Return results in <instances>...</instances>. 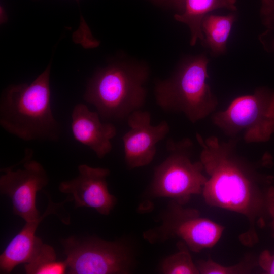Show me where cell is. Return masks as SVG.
Here are the masks:
<instances>
[{"label": "cell", "mask_w": 274, "mask_h": 274, "mask_svg": "<svg viewBox=\"0 0 274 274\" xmlns=\"http://www.w3.org/2000/svg\"><path fill=\"white\" fill-rule=\"evenodd\" d=\"M236 17L234 14L226 15L208 14L201 23L203 45L214 55L226 50L227 43Z\"/></svg>", "instance_id": "obj_15"}, {"label": "cell", "mask_w": 274, "mask_h": 274, "mask_svg": "<svg viewBox=\"0 0 274 274\" xmlns=\"http://www.w3.org/2000/svg\"><path fill=\"white\" fill-rule=\"evenodd\" d=\"M149 75L144 65L117 62L97 71L89 80L84 95L100 116L122 119L144 104L145 84Z\"/></svg>", "instance_id": "obj_3"}, {"label": "cell", "mask_w": 274, "mask_h": 274, "mask_svg": "<svg viewBox=\"0 0 274 274\" xmlns=\"http://www.w3.org/2000/svg\"><path fill=\"white\" fill-rule=\"evenodd\" d=\"M196 139L208 175L201 194L206 203L244 216L249 226L239 240L253 247L259 242L257 228L265 227L274 216V176L261 170L272 165L271 156L266 153L254 163L238 153L236 140L222 141L215 136L204 139L198 133Z\"/></svg>", "instance_id": "obj_1"}, {"label": "cell", "mask_w": 274, "mask_h": 274, "mask_svg": "<svg viewBox=\"0 0 274 274\" xmlns=\"http://www.w3.org/2000/svg\"><path fill=\"white\" fill-rule=\"evenodd\" d=\"M184 206L172 200L162 216L161 225L146 232L145 238L151 243L178 238L194 252L215 246L225 227L201 217L198 210Z\"/></svg>", "instance_id": "obj_8"}, {"label": "cell", "mask_w": 274, "mask_h": 274, "mask_svg": "<svg viewBox=\"0 0 274 274\" xmlns=\"http://www.w3.org/2000/svg\"><path fill=\"white\" fill-rule=\"evenodd\" d=\"M270 227L272 231V236L274 237V216L270 221Z\"/></svg>", "instance_id": "obj_23"}, {"label": "cell", "mask_w": 274, "mask_h": 274, "mask_svg": "<svg viewBox=\"0 0 274 274\" xmlns=\"http://www.w3.org/2000/svg\"><path fill=\"white\" fill-rule=\"evenodd\" d=\"M270 44V45H269V46H270L269 48H271L272 51H274V39Z\"/></svg>", "instance_id": "obj_24"}, {"label": "cell", "mask_w": 274, "mask_h": 274, "mask_svg": "<svg viewBox=\"0 0 274 274\" xmlns=\"http://www.w3.org/2000/svg\"><path fill=\"white\" fill-rule=\"evenodd\" d=\"M256 264L251 257H247L239 263L228 266L218 263L210 258L199 260L196 263L199 274L249 273Z\"/></svg>", "instance_id": "obj_18"}, {"label": "cell", "mask_w": 274, "mask_h": 274, "mask_svg": "<svg viewBox=\"0 0 274 274\" xmlns=\"http://www.w3.org/2000/svg\"><path fill=\"white\" fill-rule=\"evenodd\" d=\"M7 18L6 12L2 7H1V22L3 23L6 21Z\"/></svg>", "instance_id": "obj_22"}, {"label": "cell", "mask_w": 274, "mask_h": 274, "mask_svg": "<svg viewBox=\"0 0 274 274\" xmlns=\"http://www.w3.org/2000/svg\"><path fill=\"white\" fill-rule=\"evenodd\" d=\"M50 64L31 83L11 85L0 104V124L25 141L56 139L59 125L51 105Z\"/></svg>", "instance_id": "obj_2"}, {"label": "cell", "mask_w": 274, "mask_h": 274, "mask_svg": "<svg viewBox=\"0 0 274 274\" xmlns=\"http://www.w3.org/2000/svg\"><path fill=\"white\" fill-rule=\"evenodd\" d=\"M75 178L60 183L59 191L70 195L76 208H93L101 215H109L116 203L115 197L108 188L106 178L109 170L81 164Z\"/></svg>", "instance_id": "obj_11"}, {"label": "cell", "mask_w": 274, "mask_h": 274, "mask_svg": "<svg viewBox=\"0 0 274 274\" xmlns=\"http://www.w3.org/2000/svg\"><path fill=\"white\" fill-rule=\"evenodd\" d=\"M77 2H79L80 0H76Z\"/></svg>", "instance_id": "obj_25"}, {"label": "cell", "mask_w": 274, "mask_h": 274, "mask_svg": "<svg viewBox=\"0 0 274 274\" xmlns=\"http://www.w3.org/2000/svg\"><path fill=\"white\" fill-rule=\"evenodd\" d=\"M212 121L232 140L267 142L274 133V91L261 87L238 96L224 110L214 112Z\"/></svg>", "instance_id": "obj_5"}, {"label": "cell", "mask_w": 274, "mask_h": 274, "mask_svg": "<svg viewBox=\"0 0 274 274\" xmlns=\"http://www.w3.org/2000/svg\"><path fill=\"white\" fill-rule=\"evenodd\" d=\"M65 202L64 200L56 203L48 196V204L44 214L35 221L26 222L23 228L10 241L1 254V273H9L17 265L26 264L33 258L43 244L41 239L36 235L40 223L51 214L56 215L62 222H65L69 215L63 208Z\"/></svg>", "instance_id": "obj_12"}, {"label": "cell", "mask_w": 274, "mask_h": 274, "mask_svg": "<svg viewBox=\"0 0 274 274\" xmlns=\"http://www.w3.org/2000/svg\"><path fill=\"white\" fill-rule=\"evenodd\" d=\"M61 243L68 273L126 274L131 271L132 252L120 241L70 236Z\"/></svg>", "instance_id": "obj_7"}, {"label": "cell", "mask_w": 274, "mask_h": 274, "mask_svg": "<svg viewBox=\"0 0 274 274\" xmlns=\"http://www.w3.org/2000/svg\"><path fill=\"white\" fill-rule=\"evenodd\" d=\"M192 145L188 138L167 142L169 155L154 170L151 186L153 196L185 205L192 196L201 195L208 177L201 162L191 160Z\"/></svg>", "instance_id": "obj_6"}, {"label": "cell", "mask_w": 274, "mask_h": 274, "mask_svg": "<svg viewBox=\"0 0 274 274\" xmlns=\"http://www.w3.org/2000/svg\"><path fill=\"white\" fill-rule=\"evenodd\" d=\"M179 251L162 262L161 272L164 274H199L188 248L182 242L178 243Z\"/></svg>", "instance_id": "obj_17"}, {"label": "cell", "mask_w": 274, "mask_h": 274, "mask_svg": "<svg viewBox=\"0 0 274 274\" xmlns=\"http://www.w3.org/2000/svg\"><path fill=\"white\" fill-rule=\"evenodd\" d=\"M236 0H185L183 10L176 14L175 19L183 23L189 27L190 34V44L194 45L197 40H202L201 23L208 14L218 9L236 10Z\"/></svg>", "instance_id": "obj_14"}, {"label": "cell", "mask_w": 274, "mask_h": 274, "mask_svg": "<svg viewBox=\"0 0 274 274\" xmlns=\"http://www.w3.org/2000/svg\"><path fill=\"white\" fill-rule=\"evenodd\" d=\"M127 122L130 130L122 138L126 165L129 169L147 165L154 157L156 144L168 133L169 125L162 121L152 125L150 113L141 110L131 113Z\"/></svg>", "instance_id": "obj_10"}, {"label": "cell", "mask_w": 274, "mask_h": 274, "mask_svg": "<svg viewBox=\"0 0 274 274\" xmlns=\"http://www.w3.org/2000/svg\"><path fill=\"white\" fill-rule=\"evenodd\" d=\"M71 129L74 138L92 150L98 158L112 150L111 140L116 128L111 123H103L98 113L90 111L84 104L75 106L72 113Z\"/></svg>", "instance_id": "obj_13"}, {"label": "cell", "mask_w": 274, "mask_h": 274, "mask_svg": "<svg viewBox=\"0 0 274 274\" xmlns=\"http://www.w3.org/2000/svg\"><path fill=\"white\" fill-rule=\"evenodd\" d=\"M257 264L266 273L274 274V254L269 250H264L260 254Z\"/></svg>", "instance_id": "obj_20"}, {"label": "cell", "mask_w": 274, "mask_h": 274, "mask_svg": "<svg viewBox=\"0 0 274 274\" xmlns=\"http://www.w3.org/2000/svg\"><path fill=\"white\" fill-rule=\"evenodd\" d=\"M32 154L31 150H26L22 168L13 170L12 166L1 169L4 173L0 177L1 194L11 199L14 214L26 222L40 217L36 207V194L49 182L43 166L31 159Z\"/></svg>", "instance_id": "obj_9"}, {"label": "cell", "mask_w": 274, "mask_h": 274, "mask_svg": "<svg viewBox=\"0 0 274 274\" xmlns=\"http://www.w3.org/2000/svg\"><path fill=\"white\" fill-rule=\"evenodd\" d=\"M260 13L265 27L274 30V0H261Z\"/></svg>", "instance_id": "obj_19"}, {"label": "cell", "mask_w": 274, "mask_h": 274, "mask_svg": "<svg viewBox=\"0 0 274 274\" xmlns=\"http://www.w3.org/2000/svg\"><path fill=\"white\" fill-rule=\"evenodd\" d=\"M157 3L166 4L172 6L178 10L179 13L182 12L184 9L185 0H154Z\"/></svg>", "instance_id": "obj_21"}, {"label": "cell", "mask_w": 274, "mask_h": 274, "mask_svg": "<svg viewBox=\"0 0 274 274\" xmlns=\"http://www.w3.org/2000/svg\"><path fill=\"white\" fill-rule=\"evenodd\" d=\"M27 274H63L67 272L65 262L57 261L54 248L43 243L39 251L28 263L24 264Z\"/></svg>", "instance_id": "obj_16"}, {"label": "cell", "mask_w": 274, "mask_h": 274, "mask_svg": "<svg viewBox=\"0 0 274 274\" xmlns=\"http://www.w3.org/2000/svg\"><path fill=\"white\" fill-rule=\"evenodd\" d=\"M205 55L185 60L167 79L155 88L156 102L166 111L181 113L194 123L213 113L218 101L208 83Z\"/></svg>", "instance_id": "obj_4"}]
</instances>
